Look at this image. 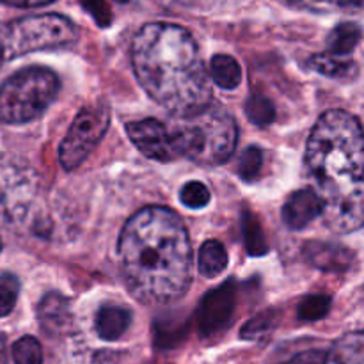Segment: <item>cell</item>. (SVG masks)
<instances>
[{"mask_svg": "<svg viewBox=\"0 0 364 364\" xmlns=\"http://www.w3.org/2000/svg\"><path fill=\"white\" fill-rule=\"evenodd\" d=\"M119 258L128 290L142 304H173L191 288V238L173 210L146 206L134 213L121 231Z\"/></svg>", "mask_w": 364, "mask_h": 364, "instance_id": "cell-1", "label": "cell"}, {"mask_svg": "<svg viewBox=\"0 0 364 364\" xmlns=\"http://www.w3.org/2000/svg\"><path fill=\"white\" fill-rule=\"evenodd\" d=\"M364 139L361 123L345 110L316 121L306 148V167L322 199V215L334 233L363 226Z\"/></svg>", "mask_w": 364, "mask_h": 364, "instance_id": "cell-2", "label": "cell"}, {"mask_svg": "<svg viewBox=\"0 0 364 364\" xmlns=\"http://www.w3.org/2000/svg\"><path fill=\"white\" fill-rule=\"evenodd\" d=\"M135 77L149 98L174 117L199 112L212 103L208 71L198 43L174 23H148L132 45Z\"/></svg>", "mask_w": 364, "mask_h": 364, "instance_id": "cell-3", "label": "cell"}, {"mask_svg": "<svg viewBox=\"0 0 364 364\" xmlns=\"http://www.w3.org/2000/svg\"><path fill=\"white\" fill-rule=\"evenodd\" d=\"M169 128L178 155L203 166H220L233 156L238 127L224 107L210 103L199 112L174 117Z\"/></svg>", "mask_w": 364, "mask_h": 364, "instance_id": "cell-4", "label": "cell"}, {"mask_svg": "<svg viewBox=\"0 0 364 364\" xmlns=\"http://www.w3.org/2000/svg\"><path fill=\"white\" fill-rule=\"evenodd\" d=\"M59 95V78L48 68L31 66L11 75L0 85V121L23 124L34 121Z\"/></svg>", "mask_w": 364, "mask_h": 364, "instance_id": "cell-5", "label": "cell"}, {"mask_svg": "<svg viewBox=\"0 0 364 364\" xmlns=\"http://www.w3.org/2000/svg\"><path fill=\"white\" fill-rule=\"evenodd\" d=\"M77 38V27L60 14L23 16L7 25L0 41V57L14 59L28 52L60 48Z\"/></svg>", "mask_w": 364, "mask_h": 364, "instance_id": "cell-6", "label": "cell"}, {"mask_svg": "<svg viewBox=\"0 0 364 364\" xmlns=\"http://www.w3.org/2000/svg\"><path fill=\"white\" fill-rule=\"evenodd\" d=\"M110 124V110L105 103L84 107L71 123L59 148L60 166L66 171L77 169L98 146Z\"/></svg>", "mask_w": 364, "mask_h": 364, "instance_id": "cell-7", "label": "cell"}, {"mask_svg": "<svg viewBox=\"0 0 364 364\" xmlns=\"http://www.w3.org/2000/svg\"><path fill=\"white\" fill-rule=\"evenodd\" d=\"M127 134L135 144V148L148 159L159 160V162H171V160L180 156L169 128L160 123L159 119L148 117V119L132 121L127 124Z\"/></svg>", "mask_w": 364, "mask_h": 364, "instance_id": "cell-8", "label": "cell"}, {"mask_svg": "<svg viewBox=\"0 0 364 364\" xmlns=\"http://www.w3.org/2000/svg\"><path fill=\"white\" fill-rule=\"evenodd\" d=\"M237 308V287L228 281L208 291L198 308V327L203 336H213L231 323Z\"/></svg>", "mask_w": 364, "mask_h": 364, "instance_id": "cell-9", "label": "cell"}, {"mask_svg": "<svg viewBox=\"0 0 364 364\" xmlns=\"http://www.w3.org/2000/svg\"><path fill=\"white\" fill-rule=\"evenodd\" d=\"M322 199L313 188H301L287 199L283 206V220L290 230H304L316 217L322 215Z\"/></svg>", "mask_w": 364, "mask_h": 364, "instance_id": "cell-10", "label": "cell"}, {"mask_svg": "<svg viewBox=\"0 0 364 364\" xmlns=\"http://www.w3.org/2000/svg\"><path fill=\"white\" fill-rule=\"evenodd\" d=\"M302 251L306 259L323 272H347L354 263V252L341 245L313 240L308 242Z\"/></svg>", "mask_w": 364, "mask_h": 364, "instance_id": "cell-11", "label": "cell"}, {"mask_svg": "<svg viewBox=\"0 0 364 364\" xmlns=\"http://www.w3.org/2000/svg\"><path fill=\"white\" fill-rule=\"evenodd\" d=\"M38 320L46 334L64 333L71 326V308L68 297L57 291L46 294L38 306Z\"/></svg>", "mask_w": 364, "mask_h": 364, "instance_id": "cell-12", "label": "cell"}, {"mask_svg": "<svg viewBox=\"0 0 364 364\" xmlns=\"http://www.w3.org/2000/svg\"><path fill=\"white\" fill-rule=\"evenodd\" d=\"M132 323L130 309L123 306H103L95 320V329L102 340L116 341L123 336Z\"/></svg>", "mask_w": 364, "mask_h": 364, "instance_id": "cell-13", "label": "cell"}, {"mask_svg": "<svg viewBox=\"0 0 364 364\" xmlns=\"http://www.w3.org/2000/svg\"><path fill=\"white\" fill-rule=\"evenodd\" d=\"M308 66L316 73L334 80H352L359 75V68L354 59L333 55V53H316L309 59Z\"/></svg>", "mask_w": 364, "mask_h": 364, "instance_id": "cell-14", "label": "cell"}, {"mask_svg": "<svg viewBox=\"0 0 364 364\" xmlns=\"http://www.w3.org/2000/svg\"><path fill=\"white\" fill-rule=\"evenodd\" d=\"M323 364H364V336L361 331L340 338L326 354Z\"/></svg>", "mask_w": 364, "mask_h": 364, "instance_id": "cell-15", "label": "cell"}, {"mask_svg": "<svg viewBox=\"0 0 364 364\" xmlns=\"http://www.w3.org/2000/svg\"><path fill=\"white\" fill-rule=\"evenodd\" d=\"M359 39H361V28L358 23L345 21V23L336 25L327 36V50H329L327 53L348 57L355 50Z\"/></svg>", "mask_w": 364, "mask_h": 364, "instance_id": "cell-16", "label": "cell"}, {"mask_svg": "<svg viewBox=\"0 0 364 364\" xmlns=\"http://www.w3.org/2000/svg\"><path fill=\"white\" fill-rule=\"evenodd\" d=\"M199 272L208 279L220 276L228 267V252L224 245L217 240H208L199 249Z\"/></svg>", "mask_w": 364, "mask_h": 364, "instance_id": "cell-17", "label": "cell"}, {"mask_svg": "<svg viewBox=\"0 0 364 364\" xmlns=\"http://www.w3.org/2000/svg\"><path fill=\"white\" fill-rule=\"evenodd\" d=\"M210 77L215 82L219 87L237 89L238 84L242 82V70L237 59L231 55H215L210 60Z\"/></svg>", "mask_w": 364, "mask_h": 364, "instance_id": "cell-18", "label": "cell"}, {"mask_svg": "<svg viewBox=\"0 0 364 364\" xmlns=\"http://www.w3.org/2000/svg\"><path fill=\"white\" fill-rule=\"evenodd\" d=\"M242 231H244V240L247 252L251 256H263L269 251L265 235H263L262 226L252 212H244L242 215Z\"/></svg>", "mask_w": 364, "mask_h": 364, "instance_id": "cell-19", "label": "cell"}, {"mask_svg": "<svg viewBox=\"0 0 364 364\" xmlns=\"http://www.w3.org/2000/svg\"><path fill=\"white\" fill-rule=\"evenodd\" d=\"M245 114H247L249 121L255 123L256 127H269L276 119V109L274 103L270 102L267 96L252 92L245 102Z\"/></svg>", "mask_w": 364, "mask_h": 364, "instance_id": "cell-20", "label": "cell"}, {"mask_svg": "<svg viewBox=\"0 0 364 364\" xmlns=\"http://www.w3.org/2000/svg\"><path fill=\"white\" fill-rule=\"evenodd\" d=\"M331 309L329 295H309L302 299L297 308V316L304 322H315V320L323 318Z\"/></svg>", "mask_w": 364, "mask_h": 364, "instance_id": "cell-21", "label": "cell"}, {"mask_svg": "<svg viewBox=\"0 0 364 364\" xmlns=\"http://www.w3.org/2000/svg\"><path fill=\"white\" fill-rule=\"evenodd\" d=\"M13 359L16 364H43V348L32 336H23L13 345Z\"/></svg>", "mask_w": 364, "mask_h": 364, "instance_id": "cell-22", "label": "cell"}, {"mask_svg": "<svg viewBox=\"0 0 364 364\" xmlns=\"http://www.w3.org/2000/svg\"><path fill=\"white\" fill-rule=\"evenodd\" d=\"M263 151L256 146L245 149L238 160V174L244 181H255L258 180L259 173L263 167Z\"/></svg>", "mask_w": 364, "mask_h": 364, "instance_id": "cell-23", "label": "cell"}, {"mask_svg": "<svg viewBox=\"0 0 364 364\" xmlns=\"http://www.w3.org/2000/svg\"><path fill=\"white\" fill-rule=\"evenodd\" d=\"M180 199L187 208L199 210L205 208L210 203V191L201 181H188L180 192Z\"/></svg>", "mask_w": 364, "mask_h": 364, "instance_id": "cell-24", "label": "cell"}, {"mask_svg": "<svg viewBox=\"0 0 364 364\" xmlns=\"http://www.w3.org/2000/svg\"><path fill=\"white\" fill-rule=\"evenodd\" d=\"M20 283L11 274L0 276V316H7L14 309L18 301Z\"/></svg>", "mask_w": 364, "mask_h": 364, "instance_id": "cell-25", "label": "cell"}, {"mask_svg": "<svg viewBox=\"0 0 364 364\" xmlns=\"http://www.w3.org/2000/svg\"><path fill=\"white\" fill-rule=\"evenodd\" d=\"M276 322H277L276 313H272V311L262 313V315H258L256 318L249 320V322L245 323L244 329H242V333H240V336L244 338V340H255V338L263 336V334L269 333L270 329H274Z\"/></svg>", "mask_w": 364, "mask_h": 364, "instance_id": "cell-26", "label": "cell"}, {"mask_svg": "<svg viewBox=\"0 0 364 364\" xmlns=\"http://www.w3.org/2000/svg\"><path fill=\"white\" fill-rule=\"evenodd\" d=\"M84 7L92 14V18H96L98 25H102V27H107V25H110V21H112L110 9L107 4H100V2L84 4Z\"/></svg>", "mask_w": 364, "mask_h": 364, "instance_id": "cell-27", "label": "cell"}, {"mask_svg": "<svg viewBox=\"0 0 364 364\" xmlns=\"http://www.w3.org/2000/svg\"><path fill=\"white\" fill-rule=\"evenodd\" d=\"M323 361H326V352L308 350L294 355V358L288 359V361L283 364H323Z\"/></svg>", "mask_w": 364, "mask_h": 364, "instance_id": "cell-28", "label": "cell"}, {"mask_svg": "<svg viewBox=\"0 0 364 364\" xmlns=\"http://www.w3.org/2000/svg\"><path fill=\"white\" fill-rule=\"evenodd\" d=\"M0 364H7L6 343H4V338H2V336H0Z\"/></svg>", "mask_w": 364, "mask_h": 364, "instance_id": "cell-29", "label": "cell"}, {"mask_svg": "<svg viewBox=\"0 0 364 364\" xmlns=\"http://www.w3.org/2000/svg\"><path fill=\"white\" fill-rule=\"evenodd\" d=\"M2 247H4V245H2V240H0V251H2Z\"/></svg>", "mask_w": 364, "mask_h": 364, "instance_id": "cell-30", "label": "cell"}]
</instances>
